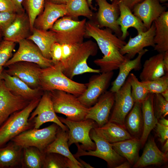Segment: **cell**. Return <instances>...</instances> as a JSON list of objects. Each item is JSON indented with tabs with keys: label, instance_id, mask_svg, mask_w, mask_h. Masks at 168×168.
Masks as SVG:
<instances>
[{
	"label": "cell",
	"instance_id": "836d02e7",
	"mask_svg": "<svg viewBox=\"0 0 168 168\" xmlns=\"http://www.w3.org/2000/svg\"><path fill=\"white\" fill-rule=\"evenodd\" d=\"M130 111L125 119V128L133 137L140 139L143 128L141 103L135 102Z\"/></svg>",
	"mask_w": 168,
	"mask_h": 168
},
{
	"label": "cell",
	"instance_id": "83f0119b",
	"mask_svg": "<svg viewBox=\"0 0 168 168\" xmlns=\"http://www.w3.org/2000/svg\"><path fill=\"white\" fill-rule=\"evenodd\" d=\"M153 22L155 27L154 50L164 53L168 50V12H163Z\"/></svg>",
	"mask_w": 168,
	"mask_h": 168
},
{
	"label": "cell",
	"instance_id": "ac0fdd59",
	"mask_svg": "<svg viewBox=\"0 0 168 168\" xmlns=\"http://www.w3.org/2000/svg\"><path fill=\"white\" fill-rule=\"evenodd\" d=\"M155 30L153 22L146 31L138 33V35L134 37L130 36L128 42L120 50V53L131 60L144 48L149 46L154 48L155 46L154 42Z\"/></svg>",
	"mask_w": 168,
	"mask_h": 168
},
{
	"label": "cell",
	"instance_id": "d4e9b609",
	"mask_svg": "<svg viewBox=\"0 0 168 168\" xmlns=\"http://www.w3.org/2000/svg\"><path fill=\"white\" fill-rule=\"evenodd\" d=\"M154 94L149 93L146 99L141 103L143 121V128L140 138L141 147L146 142L148 136L158 122L154 113L153 101Z\"/></svg>",
	"mask_w": 168,
	"mask_h": 168
},
{
	"label": "cell",
	"instance_id": "9c48e42d",
	"mask_svg": "<svg viewBox=\"0 0 168 168\" xmlns=\"http://www.w3.org/2000/svg\"><path fill=\"white\" fill-rule=\"evenodd\" d=\"M89 135L96 144V149L94 150L85 151L81 147L78 143H76L77 151L73 155L76 158L85 156L97 157L105 161L110 168H115L124 161L125 158L116 152L111 144L99 136L94 128L91 130Z\"/></svg>",
	"mask_w": 168,
	"mask_h": 168
},
{
	"label": "cell",
	"instance_id": "f907efd6",
	"mask_svg": "<svg viewBox=\"0 0 168 168\" xmlns=\"http://www.w3.org/2000/svg\"><path fill=\"white\" fill-rule=\"evenodd\" d=\"M163 63L165 73H168V50L164 53Z\"/></svg>",
	"mask_w": 168,
	"mask_h": 168
},
{
	"label": "cell",
	"instance_id": "ee69618b",
	"mask_svg": "<svg viewBox=\"0 0 168 168\" xmlns=\"http://www.w3.org/2000/svg\"><path fill=\"white\" fill-rule=\"evenodd\" d=\"M50 55L54 64L60 62L62 58L61 44L56 42L52 44L50 49Z\"/></svg>",
	"mask_w": 168,
	"mask_h": 168
},
{
	"label": "cell",
	"instance_id": "e7e4bbea",
	"mask_svg": "<svg viewBox=\"0 0 168 168\" xmlns=\"http://www.w3.org/2000/svg\"><path fill=\"white\" fill-rule=\"evenodd\" d=\"M112 1V3H116L117 1V0H111Z\"/></svg>",
	"mask_w": 168,
	"mask_h": 168
},
{
	"label": "cell",
	"instance_id": "6125c7cd",
	"mask_svg": "<svg viewBox=\"0 0 168 168\" xmlns=\"http://www.w3.org/2000/svg\"><path fill=\"white\" fill-rule=\"evenodd\" d=\"M2 36V32L1 30H0V43L2 41L1 40Z\"/></svg>",
	"mask_w": 168,
	"mask_h": 168
},
{
	"label": "cell",
	"instance_id": "4dcf8cb0",
	"mask_svg": "<svg viewBox=\"0 0 168 168\" xmlns=\"http://www.w3.org/2000/svg\"><path fill=\"white\" fill-rule=\"evenodd\" d=\"M148 50L144 49L138 54L134 59L129 60L119 67L118 75L112 83L110 91L115 93L120 89L125 82L130 72L133 70H139L141 68V60L144 55Z\"/></svg>",
	"mask_w": 168,
	"mask_h": 168
},
{
	"label": "cell",
	"instance_id": "e0dca14e",
	"mask_svg": "<svg viewBox=\"0 0 168 168\" xmlns=\"http://www.w3.org/2000/svg\"><path fill=\"white\" fill-rule=\"evenodd\" d=\"M114 93L109 91L101 95L96 103L89 108L85 119L93 120L98 127H101L107 123L114 103Z\"/></svg>",
	"mask_w": 168,
	"mask_h": 168
},
{
	"label": "cell",
	"instance_id": "4fadbf2b",
	"mask_svg": "<svg viewBox=\"0 0 168 168\" xmlns=\"http://www.w3.org/2000/svg\"><path fill=\"white\" fill-rule=\"evenodd\" d=\"M134 103L131 96V85L127 79L119 91L114 93V108L109 121L126 128L125 119Z\"/></svg>",
	"mask_w": 168,
	"mask_h": 168
},
{
	"label": "cell",
	"instance_id": "db71d44e",
	"mask_svg": "<svg viewBox=\"0 0 168 168\" xmlns=\"http://www.w3.org/2000/svg\"><path fill=\"white\" fill-rule=\"evenodd\" d=\"M131 165L128 161H124L117 166L115 168H129L130 167Z\"/></svg>",
	"mask_w": 168,
	"mask_h": 168
},
{
	"label": "cell",
	"instance_id": "cb8c5ba5",
	"mask_svg": "<svg viewBox=\"0 0 168 168\" xmlns=\"http://www.w3.org/2000/svg\"><path fill=\"white\" fill-rule=\"evenodd\" d=\"M117 3L120 10L117 23L120 27L122 33L120 37L122 40H124L128 35V29L129 28H134L138 33L147 30L141 20L135 16L128 7L121 1L117 2Z\"/></svg>",
	"mask_w": 168,
	"mask_h": 168
},
{
	"label": "cell",
	"instance_id": "f546056e",
	"mask_svg": "<svg viewBox=\"0 0 168 168\" xmlns=\"http://www.w3.org/2000/svg\"><path fill=\"white\" fill-rule=\"evenodd\" d=\"M33 41L38 47L43 56L51 59L50 49L52 44L57 42L53 31L34 28L31 35L27 39Z\"/></svg>",
	"mask_w": 168,
	"mask_h": 168
},
{
	"label": "cell",
	"instance_id": "4316f807",
	"mask_svg": "<svg viewBox=\"0 0 168 168\" xmlns=\"http://www.w3.org/2000/svg\"><path fill=\"white\" fill-rule=\"evenodd\" d=\"M164 53H158L146 60L139 77L142 82L157 79L165 74L163 60Z\"/></svg>",
	"mask_w": 168,
	"mask_h": 168
},
{
	"label": "cell",
	"instance_id": "f35d334b",
	"mask_svg": "<svg viewBox=\"0 0 168 168\" xmlns=\"http://www.w3.org/2000/svg\"><path fill=\"white\" fill-rule=\"evenodd\" d=\"M142 82L149 93L161 94L168 89V73L154 80Z\"/></svg>",
	"mask_w": 168,
	"mask_h": 168
},
{
	"label": "cell",
	"instance_id": "e575fe53",
	"mask_svg": "<svg viewBox=\"0 0 168 168\" xmlns=\"http://www.w3.org/2000/svg\"><path fill=\"white\" fill-rule=\"evenodd\" d=\"M45 153L37 148L29 147L23 148L21 167L42 168Z\"/></svg>",
	"mask_w": 168,
	"mask_h": 168
},
{
	"label": "cell",
	"instance_id": "8992f818",
	"mask_svg": "<svg viewBox=\"0 0 168 168\" xmlns=\"http://www.w3.org/2000/svg\"><path fill=\"white\" fill-rule=\"evenodd\" d=\"M86 22V18L77 21L66 16L58 19L49 30L54 33L57 42L75 46L84 42Z\"/></svg>",
	"mask_w": 168,
	"mask_h": 168
},
{
	"label": "cell",
	"instance_id": "ab89813d",
	"mask_svg": "<svg viewBox=\"0 0 168 168\" xmlns=\"http://www.w3.org/2000/svg\"><path fill=\"white\" fill-rule=\"evenodd\" d=\"M66 158L56 153H45L42 168H66Z\"/></svg>",
	"mask_w": 168,
	"mask_h": 168
},
{
	"label": "cell",
	"instance_id": "60d3db41",
	"mask_svg": "<svg viewBox=\"0 0 168 168\" xmlns=\"http://www.w3.org/2000/svg\"><path fill=\"white\" fill-rule=\"evenodd\" d=\"M153 107L154 114L158 119L168 114V101L161 94H154Z\"/></svg>",
	"mask_w": 168,
	"mask_h": 168
},
{
	"label": "cell",
	"instance_id": "277c9868",
	"mask_svg": "<svg viewBox=\"0 0 168 168\" xmlns=\"http://www.w3.org/2000/svg\"><path fill=\"white\" fill-rule=\"evenodd\" d=\"M41 98L34 100L23 109L11 114L0 127V147L3 146L21 133L34 127L29 116L36 107Z\"/></svg>",
	"mask_w": 168,
	"mask_h": 168
},
{
	"label": "cell",
	"instance_id": "5bb4252c",
	"mask_svg": "<svg viewBox=\"0 0 168 168\" xmlns=\"http://www.w3.org/2000/svg\"><path fill=\"white\" fill-rule=\"evenodd\" d=\"M98 6L94 22L100 28L105 27L110 29L118 37H120L122 33L117 20L120 15L118 3H109L107 0H96Z\"/></svg>",
	"mask_w": 168,
	"mask_h": 168
},
{
	"label": "cell",
	"instance_id": "ba28073f",
	"mask_svg": "<svg viewBox=\"0 0 168 168\" xmlns=\"http://www.w3.org/2000/svg\"><path fill=\"white\" fill-rule=\"evenodd\" d=\"M60 121L69 129L68 144L69 147L73 143H80L81 147L85 151L94 150L96 145L90 137L89 133L92 129L98 127L96 123L90 119L79 121H72L58 116Z\"/></svg>",
	"mask_w": 168,
	"mask_h": 168
},
{
	"label": "cell",
	"instance_id": "91938a15",
	"mask_svg": "<svg viewBox=\"0 0 168 168\" xmlns=\"http://www.w3.org/2000/svg\"><path fill=\"white\" fill-rule=\"evenodd\" d=\"M93 0H86V1L87 2V3L88 4V5L89 7L91 9H92V10H95V8L93 7V5H92Z\"/></svg>",
	"mask_w": 168,
	"mask_h": 168
},
{
	"label": "cell",
	"instance_id": "30bf717a",
	"mask_svg": "<svg viewBox=\"0 0 168 168\" xmlns=\"http://www.w3.org/2000/svg\"><path fill=\"white\" fill-rule=\"evenodd\" d=\"M18 43L19 46L18 50L4 67H7L15 63L20 61L35 63L39 65L42 68L54 65L52 60L45 58L37 46L32 41L25 39Z\"/></svg>",
	"mask_w": 168,
	"mask_h": 168
},
{
	"label": "cell",
	"instance_id": "44dd1931",
	"mask_svg": "<svg viewBox=\"0 0 168 168\" xmlns=\"http://www.w3.org/2000/svg\"><path fill=\"white\" fill-rule=\"evenodd\" d=\"M6 87L14 95L31 101L41 98L44 92L40 87L35 89L30 87L18 77L10 75L4 69L1 76Z\"/></svg>",
	"mask_w": 168,
	"mask_h": 168
},
{
	"label": "cell",
	"instance_id": "6da1fadb",
	"mask_svg": "<svg viewBox=\"0 0 168 168\" xmlns=\"http://www.w3.org/2000/svg\"><path fill=\"white\" fill-rule=\"evenodd\" d=\"M85 36L92 37L103 54L102 58L95 60L94 63L100 67V73L106 72L119 69V66L128 61L120 50L126 42L110 29L99 28L93 21H86Z\"/></svg>",
	"mask_w": 168,
	"mask_h": 168
},
{
	"label": "cell",
	"instance_id": "d590c367",
	"mask_svg": "<svg viewBox=\"0 0 168 168\" xmlns=\"http://www.w3.org/2000/svg\"><path fill=\"white\" fill-rule=\"evenodd\" d=\"M66 5L67 11L66 16L75 20L80 16L92 20L94 13L86 0H69Z\"/></svg>",
	"mask_w": 168,
	"mask_h": 168
},
{
	"label": "cell",
	"instance_id": "74e56055",
	"mask_svg": "<svg viewBox=\"0 0 168 168\" xmlns=\"http://www.w3.org/2000/svg\"><path fill=\"white\" fill-rule=\"evenodd\" d=\"M32 31L34 28L35 21L43 11L45 0H25Z\"/></svg>",
	"mask_w": 168,
	"mask_h": 168
},
{
	"label": "cell",
	"instance_id": "11a10c76",
	"mask_svg": "<svg viewBox=\"0 0 168 168\" xmlns=\"http://www.w3.org/2000/svg\"><path fill=\"white\" fill-rule=\"evenodd\" d=\"M69 0H45V1L58 4H66Z\"/></svg>",
	"mask_w": 168,
	"mask_h": 168
},
{
	"label": "cell",
	"instance_id": "9f6ffc18",
	"mask_svg": "<svg viewBox=\"0 0 168 168\" xmlns=\"http://www.w3.org/2000/svg\"><path fill=\"white\" fill-rule=\"evenodd\" d=\"M162 152L165 153H168V139L162 145Z\"/></svg>",
	"mask_w": 168,
	"mask_h": 168
},
{
	"label": "cell",
	"instance_id": "b9f144b4",
	"mask_svg": "<svg viewBox=\"0 0 168 168\" xmlns=\"http://www.w3.org/2000/svg\"><path fill=\"white\" fill-rule=\"evenodd\" d=\"M15 43L3 40L0 43V67H3L12 57Z\"/></svg>",
	"mask_w": 168,
	"mask_h": 168
},
{
	"label": "cell",
	"instance_id": "2e32d148",
	"mask_svg": "<svg viewBox=\"0 0 168 168\" xmlns=\"http://www.w3.org/2000/svg\"><path fill=\"white\" fill-rule=\"evenodd\" d=\"M31 101L14 95L2 80L0 85V127L11 114L23 109Z\"/></svg>",
	"mask_w": 168,
	"mask_h": 168
},
{
	"label": "cell",
	"instance_id": "52a82bcc",
	"mask_svg": "<svg viewBox=\"0 0 168 168\" xmlns=\"http://www.w3.org/2000/svg\"><path fill=\"white\" fill-rule=\"evenodd\" d=\"M60 128L57 124L53 123L43 128H32L18 135L11 141L22 148L34 147L44 152L55 139Z\"/></svg>",
	"mask_w": 168,
	"mask_h": 168
},
{
	"label": "cell",
	"instance_id": "5b68a950",
	"mask_svg": "<svg viewBox=\"0 0 168 168\" xmlns=\"http://www.w3.org/2000/svg\"><path fill=\"white\" fill-rule=\"evenodd\" d=\"M56 113L65 115L67 119L79 121L85 119L89 108L82 104L77 97L60 90L48 91Z\"/></svg>",
	"mask_w": 168,
	"mask_h": 168
},
{
	"label": "cell",
	"instance_id": "bcb514c9",
	"mask_svg": "<svg viewBox=\"0 0 168 168\" xmlns=\"http://www.w3.org/2000/svg\"><path fill=\"white\" fill-rule=\"evenodd\" d=\"M155 128L159 141L162 145L168 139V126H164L158 122Z\"/></svg>",
	"mask_w": 168,
	"mask_h": 168
},
{
	"label": "cell",
	"instance_id": "3957f363",
	"mask_svg": "<svg viewBox=\"0 0 168 168\" xmlns=\"http://www.w3.org/2000/svg\"><path fill=\"white\" fill-rule=\"evenodd\" d=\"M97 52V44L91 40L75 45L70 57L65 61L60 62L63 73L71 79L86 73H100L99 69L92 68L87 63L88 58L96 55Z\"/></svg>",
	"mask_w": 168,
	"mask_h": 168
},
{
	"label": "cell",
	"instance_id": "f5cc1de1",
	"mask_svg": "<svg viewBox=\"0 0 168 168\" xmlns=\"http://www.w3.org/2000/svg\"><path fill=\"white\" fill-rule=\"evenodd\" d=\"M76 159L78 161L81 163V165L83 166V168H94L91 166L89 164L86 162L82 160L79 157H77Z\"/></svg>",
	"mask_w": 168,
	"mask_h": 168
},
{
	"label": "cell",
	"instance_id": "f1b7e54d",
	"mask_svg": "<svg viewBox=\"0 0 168 168\" xmlns=\"http://www.w3.org/2000/svg\"><path fill=\"white\" fill-rule=\"evenodd\" d=\"M111 144L116 152L131 165L134 164L139 158V151L141 147L140 139L133 137Z\"/></svg>",
	"mask_w": 168,
	"mask_h": 168
},
{
	"label": "cell",
	"instance_id": "8fae6325",
	"mask_svg": "<svg viewBox=\"0 0 168 168\" xmlns=\"http://www.w3.org/2000/svg\"><path fill=\"white\" fill-rule=\"evenodd\" d=\"M101 73L91 76L86 83V90L77 97L79 101L88 108L94 105L106 91L114 75L113 71Z\"/></svg>",
	"mask_w": 168,
	"mask_h": 168
},
{
	"label": "cell",
	"instance_id": "603a6c76",
	"mask_svg": "<svg viewBox=\"0 0 168 168\" xmlns=\"http://www.w3.org/2000/svg\"><path fill=\"white\" fill-rule=\"evenodd\" d=\"M168 159V153L160 151L154 138L151 137L146 143L142 155L134 164L133 167L140 168L152 165H161L166 162Z\"/></svg>",
	"mask_w": 168,
	"mask_h": 168
},
{
	"label": "cell",
	"instance_id": "7dc6e473",
	"mask_svg": "<svg viewBox=\"0 0 168 168\" xmlns=\"http://www.w3.org/2000/svg\"><path fill=\"white\" fill-rule=\"evenodd\" d=\"M62 50V58L60 62L66 61L72 54L75 46L70 44H61Z\"/></svg>",
	"mask_w": 168,
	"mask_h": 168
},
{
	"label": "cell",
	"instance_id": "7402d4cb",
	"mask_svg": "<svg viewBox=\"0 0 168 168\" xmlns=\"http://www.w3.org/2000/svg\"><path fill=\"white\" fill-rule=\"evenodd\" d=\"M133 11V14L143 22L147 30L152 23L166 11L158 0H144L136 5Z\"/></svg>",
	"mask_w": 168,
	"mask_h": 168
},
{
	"label": "cell",
	"instance_id": "ffe728a7",
	"mask_svg": "<svg viewBox=\"0 0 168 168\" xmlns=\"http://www.w3.org/2000/svg\"><path fill=\"white\" fill-rule=\"evenodd\" d=\"M29 19L25 12L17 13L12 23L2 31L3 40L18 43L31 34Z\"/></svg>",
	"mask_w": 168,
	"mask_h": 168
},
{
	"label": "cell",
	"instance_id": "c3c4849f",
	"mask_svg": "<svg viewBox=\"0 0 168 168\" xmlns=\"http://www.w3.org/2000/svg\"><path fill=\"white\" fill-rule=\"evenodd\" d=\"M144 0H117V2L121 1L130 10H132L134 6Z\"/></svg>",
	"mask_w": 168,
	"mask_h": 168
},
{
	"label": "cell",
	"instance_id": "680465c9",
	"mask_svg": "<svg viewBox=\"0 0 168 168\" xmlns=\"http://www.w3.org/2000/svg\"><path fill=\"white\" fill-rule=\"evenodd\" d=\"M162 96L167 101H168V89L161 93Z\"/></svg>",
	"mask_w": 168,
	"mask_h": 168
},
{
	"label": "cell",
	"instance_id": "6f0895ef",
	"mask_svg": "<svg viewBox=\"0 0 168 168\" xmlns=\"http://www.w3.org/2000/svg\"><path fill=\"white\" fill-rule=\"evenodd\" d=\"M158 122L164 126H168V120L165 119L164 117H162L160 119L159 121Z\"/></svg>",
	"mask_w": 168,
	"mask_h": 168
},
{
	"label": "cell",
	"instance_id": "d6a6232c",
	"mask_svg": "<svg viewBox=\"0 0 168 168\" xmlns=\"http://www.w3.org/2000/svg\"><path fill=\"white\" fill-rule=\"evenodd\" d=\"M68 131L59 128L54 140L44 151V153L54 152L67 157L83 168L81 163L75 157L69 149L68 144Z\"/></svg>",
	"mask_w": 168,
	"mask_h": 168
},
{
	"label": "cell",
	"instance_id": "484cf974",
	"mask_svg": "<svg viewBox=\"0 0 168 168\" xmlns=\"http://www.w3.org/2000/svg\"><path fill=\"white\" fill-rule=\"evenodd\" d=\"M94 129L99 136L110 143L133 138L126 128L112 122L108 121L103 126Z\"/></svg>",
	"mask_w": 168,
	"mask_h": 168
},
{
	"label": "cell",
	"instance_id": "681fc988",
	"mask_svg": "<svg viewBox=\"0 0 168 168\" xmlns=\"http://www.w3.org/2000/svg\"><path fill=\"white\" fill-rule=\"evenodd\" d=\"M65 163L66 168H82V167L79 165L66 157Z\"/></svg>",
	"mask_w": 168,
	"mask_h": 168
},
{
	"label": "cell",
	"instance_id": "7a4b0ae2",
	"mask_svg": "<svg viewBox=\"0 0 168 168\" xmlns=\"http://www.w3.org/2000/svg\"><path fill=\"white\" fill-rule=\"evenodd\" d=\"M40 84L44 91L60 90L77 97L86 88V84L77 82L67 77L63 72L60 62L50 67L41 69Z\"/></svg>",
	"mask_w": 168,
	"mask_h": 168
},
{
	"label": "cell",
	"instance_id": "8d00e7d4",
	"mask_svg": "<svg viewBox=\"0 0 168 168\" xmlns=\"http://www.w3.org/2000/svg\"><path fill=\"white\" fill-rule=\"evenodd\" d=\"M127 79L131 85V96L134 102L142 103L149 93L146 86L133 73H130Z\"/></svg>",
	"mask_w": 168,
	"mask_h": 168
},
{
	"label": "cell",
	"instance_id": "1f68e13d",
	"mask_svg": "<svg viewBox=\"0 0 168 168\" xmlns=\"http://www.w3.org/2000/svg\"><path fill=\"white\" fill-rule=\"evenodd\" d=\"M11 141L0 147V168L21 167L23 148Z\"/></svg>",
	"mask_w": 168,
	"mask_h": 168
},
{
	"label": "cell",
	"instance_id": "be15d7a7",
	"mask_svg": "<svg viewBox=\"0 0 168 168\" xmlns=\"http://www.w3.org/2000/svg\"><path fill=\"white\" fill-rule=\"evenodd\" d=\"M161 3H163L166 2L168 1V0H158Z\"/></svg>",
	"mask_w": 168,
	"mask_h": 168
},
{
	"label": "cell",
	"instance_id": "d6986e66",
	"mask_svg": "<svg viewBox=\"0 0 168 168\" xmlns=\"http://www.w3.org/2000/svg\"><path fill=\"white\" fill-rule=\"evenodd\" d=\"M66 4H58L45 1L44 9L35 19L34 28L44 30L52 28L55 22L67 15Z\"/></svg>",
	"mask_w": 168,
	"mask_h": 168
},
{
	"label": "cell",
	"instance_id": "9a60e30c",
	"mask_svg": "<svg viewBox=\"0 0 168 168\" xmlns=\"http://www.w3.org/2000/svg\"><path fill=\"white\" fill-rule=\"evenodd\" d=\"M4 70L11 76L16 77L30 87H40V76L42 68L38 64L29 62L20 61L7 67Z\"/></svg>",
	"mask_w": 168,
	"mask_h": 168
},
{
	"label": "cell",
	"instance_id": "7c38bea8",
	"mask_svg": "<svg viewBox=\"0 0 168 168\" xmlns=\"http://www.w3.org/2000/svg\"><path fill=\"white\" fill-rule=\"evenodd\" d=\"M28 120L33 122L35 128L39 129L45 123L51 122L57 124L64 131H68L67 127L60 121L56 115L48 91L44 92L37 105L31 113Z\"/></svg>",
	"mask_w": 168,
	"mask_h": 168
},
{
	"label": "cell",
	"instance_id": "7bdbcfd3",
	"mask_svg": "<svg viewBox=\"0 0 168 168\" xmlns=\"http://www.w3.org/2000/svg\"><path fill=\"white\" fill-rule=\"evenodd\" d=\"M17 13L0 12V30L4 31L13 21Z\"/></svg>",
	"mask_w": 168,
	"mask_h": 168
},
{
	"label": "cell",
	"instance_id": "816d5d0a",
	"mask_svg": "<svg viewBox=\"0 0 168 168\" xmlns=\"http://www.w3.org/2000/svg\"><path fill=\"white\" fill-rule=\"evenodd\" d=\"M21 12H25L22 6V3L25 0H11Z\"/></svg>",
	"mask_w": 168,
	"mask_h": 168
},
{
	"label": "cell",
	"instance_id": "f6af8a7d",
	"mask_svg": "<svg viewBox=\"0 0 168 168\" xmlns=\"http://www.w3.org/2000/svg\"><path fill=\"white\" fill-rule=\"evenodd\" d=\"M0 12L15 13L22 12L18 10L11 0H0Z\"/></svg>",
	"mask_w": 168,
	"mask_h": 168
},
{
	"label": "cell",
	"instance_id": "94428289",
	"mask_svg": "<svg viewBox=\"0 0 168 168\" xmlns=\"http://www.w3.org/2000/svg\"><path fill=\"white\" fill-rule=\"evenodd\" d=\"M3 67H0V85L1 84V74L2 73L3 70Z\"/></svg>",
	"mask_w": 168,
	"mask_h": 168
}]
</instances>
